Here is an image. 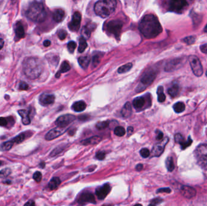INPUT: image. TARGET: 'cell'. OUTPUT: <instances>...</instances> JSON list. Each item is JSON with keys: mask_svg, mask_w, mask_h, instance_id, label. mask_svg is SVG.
Masks as SVG:
<instances>
[{"mask_svg": "<svg viewBox=\"0 0 207 206\" xmlns=\"http://www.w3.org/2000/svg\"><path fill=\"white\" fill-rule=\"evenodd\" d=\"M174 140L181 146L182 149H185L187 147L189 146L192 142L190 137H189L187 140H185L182 135L179 133H177L174 135Z\"/></svg>", "mask_w": 207, "mask_h": 206, "instance_id": "obj_17", "label": "cell"}, {"mask_svg": "<svg viewBox=\"0 0 207 206\" xmlns=\"http://www.w3.org/2000/svg\"><path fill=\"white\" fill-rule=\"evenodd\" d=\"M79 47H78V51L80 53H82L87 47V43L86 40L83 36H81L79 38Z\"/></svg>", "mask_w": 207, "mask_h": 206, "instance_id": "obj_34", "label": "cell"}, {"mask_svg": "<svg viewBox=\"0 0 207 206\" xmlns=\"http://www.w3.org/2000/svg\"><path fill=\"white\" fill-rule=\"evenodd\" d=\"M105 153L104 151H99L96 153V157L99 160H103L105 158Z\"/></svg>", "mask_w": 207, "mask_h": 206, "instance_id": "obj_49", "label": "cell"}, {"mask_svg": "<svg viewBox=\"0 0 207 206\" xmlns=\"http://www.w3.org/2000/svg\"><path fill=\"white\" fill-rule=\"evenodd\" d=\"M50 44H51V43H50V41H49V40L45 41L44 42V43H43V44H44V46L45 47H49V46H50Z\"/></svg>", "mask_w": 207, "mask_h": 206, "instance_id": "obj_58", "label": "cell"}, {"mask_svg": "<svg viewBox=\"0 0 207 206\" xmlns=\"http://www.w3.org/2000/svg\"><path fill=\"white\" fill-rule=\"evenodd\" d=\"M67 33L64 30H60L58 32V36L61 40H64L67 37Z\"/></svg>", "mask_w": 207, "mask_h": 206, "instance_id": "obj_46", "label": "cell"}, {"mask_svg": "<svg viewBox=\"0 0 207 206\" xmlns=\"http://www.w3.org/2000/svg\"><path fill=\"white\" fill-rule=\"evenodd\" d=\"M163 133L160 131H157V134L156 135V139L158 140H161L163 139Z\"/></svg>", "mask_w": 207, "mask_h": 206, "instance_id": "obj_55", "label": "cell"}, {"mask_svg": "<svg viewBox=\"0 0 207 206\" xmlns=\"http://www.w3.org/2000/svg\"><path fill=\"white\" fill-rule=\"evenodd\" d=\"M70 69V65L68 63V62L67 61H64L61 65V68H60V70L57 73V74H56V77L57 78H60V75H61V73H66V72H67L68 71H69Z\"/></svg>", "mask_w": 207, "mask_h": 206, "instance_id": "obj_29", "label": "cell"}, {"mask_svg": "<svg viewBox=\"0 0 207 206\" xmlns=\"http://www.w3.org/2000/svg\"><path fill=\"white\" fill-rule=\"evenodd\" d=\"M133 132V128L131 127V126H129L127 129V132H128V135H130Z\"/></svg>", "mask_w": 207, "mask_h": 206, "instance_id": "obj_56", "label": "cell"}, {"mask_svg": "<svg viewBox=\"0 0 207 206\" xmlns=\"http://www.w3.org/2000/svg\"><path fill=\"white\" fill-rule=\"evenodd\" d=\"M33 178L34 179L38 182H40L42 179V174L40 172H36L34 174V176H33Z\"/></svg>", "mask_w": 207, "mask_h": 206, "instance_id": "obj_47", "label": "cell"}, {"mask_svg": "<svg viewBox=\"0 0 207 206\" xmlns=\"http://www.w3.org/2000/svg\"><path fill=\"white\" fill-rule=\"evenodd\" d=\"M29 88V86L27 84H26L25 82H21L20 85V90H27Z\"/></svg>", "mask_w": 207, "mask_h": 206, "instance_id": "obj_53", "label": "cell"}, {"mask_svg": "<svg viewBox=\"0 0 207 206\" xmlns=\"http://www.w3.org/2000/svg\"><path fill=\"white\" fill-rule=\"evenodd\" d=\"M78 202L81 204H84L86 203H96L94 195L89 192H86L82 193L79 198Z\"/></svg>", "mask_w": 207, "mask_h": 206, "instance_id": "obj_19", "label": "cell"}, {"mask_svg": "<svg viewBox=\"0 0 207 206\" xmlns=\"http://www.w3.org/2000/svg\"><path fill=\"white\" fill-rule=\"evenodd\" d=\"M143 169V165L142 164H139L136 166V169L138 171H141Z\"/></svg>", "mask_w": 207, "mask_h": 206, "instance_id": "obj_57", "label": "cell"}, {"mask_svg": "<svg viewBox=\"0 0 207 206\" xmlns=\"http://www.w3.org/2000/svg\"><path fill=\"white\" fill-rule=\"evenodd\" d=\"M27 17L35 23H43L46 18L47 13L44 6L40 3H33L26 12Z\"/></svg>", "mask_w": 207, "mask_h": 206, "instance_id": "obj_4", "label": "cell"}, {"mask_svg": "<svg viewBox=\"0 0 207 206\" xmlns=\"http://www.w3.org/2000/svg\"><path fill=\"white\" fill-rule=\"evenodd\" d=\"M123 23L120 20H112L109 21L106 26L107 30L110 34L113 35L116 38H118L122 31Z\"/></svg>", "mask_w": 207, "mask_h": 206, "instance_id": "obj_7", "label": "cell"}, {"mask_svg": "<svg viewBox=\"0 0 207 206\" xmlns=\"http://www.w3.org/2000/svg\"><path fill=\"white\" fill-rule=\"evenodd\" d=\"M11 173V169L7 168L3 169L2 170L0 171V178H5L9 176Z\"/></svg>", "mask_w": 207, "mask_h": 206, "instance_id": "obj_43", "label": "cell"}, {"mask_svg": "<svg viewBox=\"0 0 207 206\" xmlns=\"http://www.w3.org/2000/svg\"><path fill=\"white\" fill-rule=\"evenodd\" d=\"M140 154L143 158H147L150 156V152L147 148H143L141 150Z\"/></svg>", "mask_w": 207, "mask_h": 206, "instance_id": "obj_45", "label": "cell"}, {"mask_svg": "<svg viewBox=\"0 0 207 206\" xmlns=\"http://www.w3.org/2000/svg\"><path fill=\"white\" fill-rule=\"evenodd\" d=\"M121 115L124 118H128L132 113L131 105L129 102H127L121 110Z\"/></svg>", "mask_w": 207, "mask_h": 206, "instance_id": "obj_21", "label": "cell"}, {"mask_svg": "<svg viewBox=\"0 0 207 206\" xmlns=\"http://www.w3.org/2000/svg\"><path fill=\"white\" fill-rule=\"evenodd\" d=\"M146 103L151 105V99L149 95L147 96V98L142 96L135 98L133 101V106L136 109H141L146 105Z\"/></svg>", "mask_w": 207, "mask_h": 206, "instance_id": "obj_12", "label": "cell"}, {"mask_svg": "<svg viewBox=\"0 0 207 206\" xmlns=\"http://www.w3.org/2000/svg\"><path fill=\"white\" fill-rule=\"evenodd\" d=\"M25 138V135L24 133H22L21 134H20L19 135L17 136L16 137L14 138V139H12V141L14 143H21Z\"/></svg>", "mask_w": 207, "mask_h": 206, "instance_id": "obj_40", "label": "cell"}, {"mask_svg": "<svg viewBox=\"0 0 207 206\" xmlns=\"http://www.w3.org/2000/svg\"><path fill=\"white\" fill-rule=\"evenodd\" d=\"M183 42L185 43H186V44L188 45H191L192 44H194L196 41V38L195 36H188V37H186L183 40Z\"/></svg>", "mask_w": 207, "mask_h": 206, "instance_id": "obj_41", "label": "cell"}, {"mask_svg": "<svg viewBox=\"0 0 207 206\" xmlns=\"http://www.w3.org/2000/svg\"><path fill=\"white\" fill-rule=\"evenodd\" d=\"M19 114L22 118V122L24 125H27L31 123V119L29 117V112L26 110H20L18 111Z\"/></svg>", "mask_w": 207, "mask_h": 206, "instance_id": "obj_25", "label": "cell"}, {"mask_svg": "<svg viewBox=\"0 0 207 206\" xmlns=\"http://www.w3.org/2000/svg\"><path fill=\"white\" fill-rule=\"evenodd\" d=\"M204 32H206V33H207V24L205 26V28H204Z\"/></svg>", "mask_w": 207, "mask_h": 206, "instance_id": "obj_61", "label": "cell"}, {"mask_svg": "<svg viewBox=\"0 0 207 206\" xmlns=\"http://www.w3.org/2000/svg\"><path fill=\"white\" fill-rule=\"evenodd\" d=\"M165 164H166L167 169L169 172H172L175 168L173 158L171 157L167 158V159L166 160Z\"/></svg>", "mask_w": 207, "mask_h": 206, "instance_id": "obj_35", "label": "cell"}, {"mask_svg": "<svg viewBox=\"0 0 207 206\" xmlns=\"http://www.w3.org/2000/svg\"><path fill=\"white\" fill-rule=\"evenodd\" d=\"M110 185L106 183L96 189V195L99 199H104L110 191Z\"/></svg>", "mask_w": 207, "mask_h": 206, "instance_id": "obj_16", "label": "cell"}, {"mask_svg": "<svg viewBox=\"0 0 207 206\" xmlns=\"http://www.w3.org/2000/svg\"><path fill=\"white\" fill-rule=\"evenodd\" d=\"M15 33L18 39L23 38L25 36L24 29L23 28V25L20 23H18L17 24V27L15 29Z\"/></svg>", "mask_w": 207, "mask_h": 206, "instance_id": "obj_27", "label": "cell"}, {"mask_svg": "<svg viewBox=\"0 0 207 206\" xmlns=\"http://www.w3.org/2000/svg\"><path fill=\"white\" fill-rule=\"evenodd\" d=\"M206 76H207V71H206Z\"/></svg>", "mask_w": 207, "mask_h": 206, "instance_id": "obj_63", "label": "cell"}, {"mask_svg": "<svg viewBox=\"0 0 207 206\" xmlns=\"http://www.w3.org/2000/svg\"><path fill=\"white\" fill-rule=\"evenodd\" d=\"M87 107V105L86 103L84 102V101H78V102H75L72 108V109L76 111V112H82L84 110H85V109Z\"/></svg>", "mask_w": 207, "mask_h": 206, "instance_id": "obj_24", "label": "cell"}, {"mask_svg": "<svg viewBox=\"0 0 207 206\" xmlns=\"http://www.w3.org/2000/svg\"><path fill=\"white\" fill-rule=\"evenodd\" d=\"M169 141V138L166 137L160 140L159 142L156 143L152 149V156L153 157H159L163 152L165 147Z\"/></svg>", "mask_w": 207, "mask_h": 206, "instance_id": "obj_10", "label": "cell"}, {"mask_svg": "<svg viewBox=\"0 0 207 206\" xmlns=\"http://www.w3.org/2000/svg\"><path fill=\"white\" fill-rule=\"evenodd\" d=\"M90 61V59L89 56H81L78 58V63L84 69H86L88 67Z\"/></svg>", "mask_w": 207, "mask_h": 206, "instance_id": "obj_28", "label": "cell"}, {"mask_svg": "<svg viewBox=\"0 0 207 206\" xmlns=\"http://www.w3.org/2000/svg\"><path fill=\"white\" fill-rule=\"evenodd\" d=\"M183 61L182 59H173L166 64L165 67V70L168 72L174 71L182 67Z\"/></svg>", "mask_w": 207, "mask_h": 206, "instance_id": "obj_15", "label": "cell"}, {"mask_svg": "<svg viewBox=\"0 0 207 206\" xmlns=\"http://www.w3.org/2000/svg\"><path fill=\"white\" fill-rule=\"evenodd\" d=\"M65 18V13L61 9L56 10L53 14V18L57 23H60Z\"/></svg>", "mask_w": 207, "mask_h": 206, "instance_id": "obj_23", "label": "cell"}, {"mask_svg": "<svg viewBox=\"0 0 207 206\" xmlns=\"http://www.w3.org/2000/svg\"><path fill=\"white\" fill-rule=\"evenodd\" d=\"M66 128H61V127L58 126L57 128L52 129V130H50L46 134L45 138L47 140H53V139L60 137L62 134H63L66 132Z\"/></svg>", "mask_w": 207, "mask_h": 206, "instance_id": "obj_14", "label": "cell"}, {"mask_svg": "<svg viewBox=\"0 0 207 206\" xmlns=\"http://www.w3.org/2000/svg\"><path fill=\"white\" fill-rule=\"evenodd\" d=\"M2 165V162L1 161H0V166H1Z\"/></svg>", "mask_w": 207, "mask_h": 206, "instance_id": "obj_62", "label": "cell"}, {"mask_svg": "<svg viewBox=\"0 0 207 206\" xmlns=\"http://www.w3.org/2000/svg\"><path fill=\"white\" fill-rule=\"evenodd\" d=\"M100 56L99 55H95V56H93V59H92V64H93V66L94 67H96L100 62Z\"/></svg>", "mask_w": 207, "mask_h": 206, "instance_id": "obj_44", "label": "cell"}, {"mask_svg": "<svg viewBox=\"0 0 207 206\" xmlns=\"http://www.w3.org/2000/svg\"><path fill=\"white\" fill-rule=\"evenodd\" d=\"M4 44H5V43H4V41H3L2 39L0 38V50L2 49V48L3 47V46H4Z\"/></svg>", "mask_w": 207, "mask_h": 206, "instance_id": "obj_59", "label": "cell"}, {"mask_svg": "<svg viewBox=\"0 0 207 206\" xmlns=\"http://www.w3.org/2000/svg\"><path fill=\"white\" fill-rule=\"evenodd\" d=\"M109 125V122L108 121H104V122H100L96 123V127L97 129L101 130L104 129L106 128H107Z\"/></svg>", "mask_w": 207, "mask_h": 206, "instance_id": "obj_39", "label": "cell"}, {"mask_svg": "<svg viewBox=\"0 0 207 206\" xmlns=\"http://www.w3.org/2000/svg\"><path fill=\"white\" fill-rule=\"evenodd\" d=\"M157 100L159 102H163L165 100L166 96L165 94L163 93V88L162 86H159L157 88Z\"/></svg>", "mask_w": 207, "mask_h": 206, "instance_id": "obj_31", "label": "cell"}, {"mask_svg": "<svg viewBox=\"0 0 207 206\" xmlns=\"http://www.w3.org/2000/svg\"><path fill=\"white\" fill-rule=\"evenodd\" d=\"M163 201V200L160 198H155L153 200H151V203L150 204V205H156L157 204H159L160 203H161Z\"/></svg>", "mask_w": 207, "mask_h": 206, "instance_id": "obj_51", "label": "cell"}, {"mask_svg": "<svg viewBox=\"0 0 207 206\" xmlns=\"http://www.w3.org/2000/svg\"><path fill=\"white\" fill-rule=\"evenodd\" d=\"M188 61L194 75L197 77L201 76L203 74V70L199 59L196 56L191 55L189 56Z\"/></svg>", "mask_w": 207, "mask_h": 206, "instance_id": "obj_8", "label": "cell"}, {"mask_svg": "<svg viewBox=\"0 0 207 206\" xmlns=\"http://www.w3.org/2000/svg\"><path fill=\"white\" fill-rule=\"evenodd\" d=\"M43 70L42 62L38 58L29 57L23 61V71L25 75L31 79L38 78Z\"/></svg>", "mask_w": 207, "mask_h": 206, "instance_id": "obj_2", "label": "cell"}, {"mask_svg": "<svg viewBox=\"0 0 207 206\" xmlns=\"http://www.w3.org/2000/svg\"><path fill=\"white\" fill-rule=\"evenodd\" d=\"M139 29L141 33L147 39L157 37L162 32V27L154 15H145L139 24Z\"/></svg>", "mask_w": 207, "mask_h": 206, "instance_id": "obj_1", "label": "cell"}, {"mask_svg": "<svg viewBox=\"0 0 207 206\" xmlns=\"http://www.w3.org/2000/svg\"><path fill=\"white\" fill-rule=\"evenodd\" d=\"M55 99L53 94L44 93L40 97V102L42 105H49L54 103Z\"/></svg>", "mask_w": 207, "mask_h": 206, "instance_id": "obj_20", "label": "cell"}, {"mask_svg": "<svg viewBox=\"0 0 207 206\" xmlns=\"http://www.w3.org/2000/svg\"><path fill=\"white\" fill-rule=\"evenodd\" d=\"M195 157L199 165L207 170V145L200 144L196 149Z\"/></svg>", "mask_w": 207, "mask_h": 206, "instance_id": "obj_6", "label": "cell"}, {"mask_svg": "<svg viewBox=\"0 0 207 206\" xmlns=\"http://www.w3.org/2000/svg\"><path fill=\"white\" fill-rule=\"evenodd\" d=\"M200 50H201V52H202V53L207 54V44L202 45V46L200 47Z\"/></svg>", "mask_w": 207, "mask_h": 206, "instance_id": "obj_54", "label": "cell"}, {"mask_svg": "<svg viewBox=\"0 0 207 206\" xmlns=\"http://www.w3.org/2000/svg\"><path fill=\"white\" fill-rule=\"evenodd\" d=\"M180 88L178 84H174L168 89V93L172 97H176L179 94Z\"/></svg>", "mask_w": 207, "mask_h": 206, "instance_id": "obj_26", "label": "cell"}, {"mask_svg": "<svg viewBox=\"0 0 207 206\" xmlns=\"http://www.w3.org/2000/svg\"><path fill=\"white\" fill-rule=\"evenodd\" d=\"M75 116L72 114L63 115L57 119V120L55 122V123L57 125V126L61 128H66L69 124L72 123L75 120Z\"/></svg>", "mask_w": 207, "mask_h": 206, "instance_id": "obj_11", "label": "cell"}, {"mask_svg": "<svg viewBox=\"0 0 207 206\" xmlns=\"http://www.w3.org/2000/svg\"><path fill=\"white\" fill-rule=\"evenodd\" d=\"M25 205H35V203H34V202H33V201H29V202H27V203H26V204H25Z\"/></svg>", "mask_w": 207, "mask_h": 206, "instance_id": "obj_60", "label": "cell"}, {"mask_svg": "<svg viewBox=\"0 0 207 206\" xmlns=\"http://www.w3.org/2000/svg\"><path fill=\"white\" fill-rule=\"evenodd\" d=\"M61 184V180L58 177H53L49 183V188L50 190H55Z\"/></svg>", "mask_w": 207, "mask_h": 206, "instance_id": "obj_30", "label": "cell"}, {"mask_svg": "<svg viewBox=\"0 0 207 206\" xmlns=\"http://www.w3.org/2000/svg\"><path fill=\"white\" fill-rule=\"evenodd\" d=\"M102 140V138L99 136H93L86 140H84L81 141V143L84 145H89V144H95L99 143Z\"/></svg>", "mask_w": 207, "mask_h": 206, "instance_id": "obj_22", "label": "cell"}, {"mask_svg": "<svg viewBox=\"0 0 207 206\" xmlns=\"http://www.w3.org/2000/svg\"><path fill=\"white\" fill-rule=\"evenodd\" d=\"M76 47V44L74 41H70L67 44L68 50L69 52H70L71 53H73L74 52Z\"/></svg>", "mask_w": 207, "mask_h": 206, "instance_id": "obj_42", "label": "cell"}, {"mask_svg": "<svg viewBox=\"0 0 207 206\" xmlns=\"http://www.w3.org/2000/svg\"><path fill=\"white\" fill-rule=\"evenodd\" d=\"M132 67H133V64L131 63L126 64L120 67L118 70V72L120 74L125 73L130 71L131 70V68H132Z\"/></svg>", "mask_w": 207, "mask_h": 206, "instance_id": "obj_36", "label": "cell"}, {"mask_svg": "<svg viewBox=\"0 0 207 206\" xmlns=\"http://www.w3.org/2000/svg\"><path fill=\"white\" fill-rule=\"evenodd\" d=\"M14 144V143L12 141V140L6 141L2 144L1 149L2 151H9L13 146Z\"/></svg>", "mask_w": 207, "mask_h": 206, "instance_id": "obj_38", "label": "cell"}, {"mask_svg": "<svg viewBox=\"0 0 207 206\" xmlns=\"http://www.w3.org/2000/svg\"><path fill=\"white\" fill-rule=\"evenodd\" d=\"M173 109L176 113H181L185 110V105L183 102H179L173 105Z\"/></svg>", "mask_w": 207, "mask_h": 206, "instance_id": "obj_33", "label": "cell"}, {"mask_svg": "<svg viewBox=\"0 0 207 206\" xmlns=\"http://www.w3.org/2000/svg\"><path fill=\"white\" fill-rule=\"evenodd\" d=\"M92 29H93V28H91V25H90V26L87 25L86 27H83L81 33H82V36L86 40H87V39H89L90 38V34H91V32H92Z\"/></svg>", "mask_w": 207, "mask_h": 206, "instance_id": "obj_32", "label": "cell"}, {"mask_svg": "<svg viewBox=\"0 0 207 206\" xmlns=\"http://www.w3.org/2000/svg\"><path fill=\"white\" fill-rule=\"evenodd\" d=\"M117 6V0H99L94 7L95 14L99 17L105 18L112 14Z\"/></svg>", "mask_w": 207, "mask_h": 206, "instance_id": "obj_3", "label": "cell"}, {"mask_svg": "<svg viewBox=\"0 0 207 206\" xmlns=\"http://www.w3.org/2000/svg\"><path fill=\"white\" fill-rule=\"evenodd\" d=\"M114 133L118 137H122L125 134V130L122 126H116L114 129Z\"/></svg>", "mask_w": 207, "mask_h": 206, "instance_id": "obj_37", "label": "cell"}, {"mask_svg": "<svg viewBox=\"0 0 207 206\" xmlns=\"http://www.w3.org/2000/svg\"><path fill=\"white\" fill-rule=\"evenodd\" d=\"M188 5L187 0H168V9L176 13H180Z\"/></svg>", "mask_w": 207, "mask_h": 206, "instance_id": "obj_9", "label": "cell"}, {"mask_svg": "<svg viewBox=\"0 0 207 206\" xmlns=\"http://www.w3.org/2000/svg\"><path fill=\"white\" fill-rule=\"evenodd\" d=\"M64 147H61V146H60L59 147L55 148V149L52 152V153H51V156L53 157V156L57 155V154H60L61 152H62V151L64 150Z\"/></svg>", "mask_w": 207, "mask_h": 206, "instance_id": "obj_48", "label": "cell"}, {"mask_svg": "<svg viewBox=\"0 0 207 206\" xmlns=\"http://www.w3.org/2000/svg\"><path fill=\"white\" fill-rule=\"evenodd\" d=\"M9 124V121L7 118L0 117V126H6Z\"/></svg>", "mask_w": 207, "mask_h": 206, "instance_id": "obj_50", "label": "cell"}, {"mask_svg": "<svg viewBox=\"0 0 207 206\" xmlns=\"http://www.w3.org/2000/svg\"><path fill=\"white\" fill-rule=\"evenodd\" d=\"M157 193H170L171 189L170 188H161L157 190Z\"/></svg>", "mask_w": 207, "mask_h": 206, "instance_id": "obj_52", "label": "cell"}, {"mask_svg": "<svg viewBox=\"0 0 207 206\" xmlns=\"http://www.w3.org/2000/svg\"><path fill=\"white\" fill-rule=\"evenodd\" d=\"M180 193L183 196L188 199L194 198L196 195V190L192 187L183 185L180 189Z\"/></svg>", "mask_w": 207, "mask_h": 206, "instance_id": "obj_18", "label": "cell"}, {"mask_svg": "<svg viewBox=\"0 0 207 206\" xmlns=\"http://www.w3.org/2000/svg\"><path fill=\"white\" fill-rule=\"evenodd\" d=\"M81 21V15L79 12H76L73 17L71 22L69 24V28L73 32H77L79 27Z\"/></svg>", "mask_w": 207, "mask_h": 206, "instance_id": "obj_13", "label": "cell"}, {"mask_svg": "<svg viewBox=\"0 0 207 206\" xmlns=\"http://www.w3.org/2000/svg\"><path fill=\"white\" fill-rule=\"evenodd\" d=\"M156 77V73L153 70H148L142 76L141 82L137 87L136 91L139 93L144 91L147 87L150 85L154 81Z\"/></svg>", "mask_w": 207, "mask_h": 206, "instance_id": "obj_5", "label": "cell"}]
</instances>
